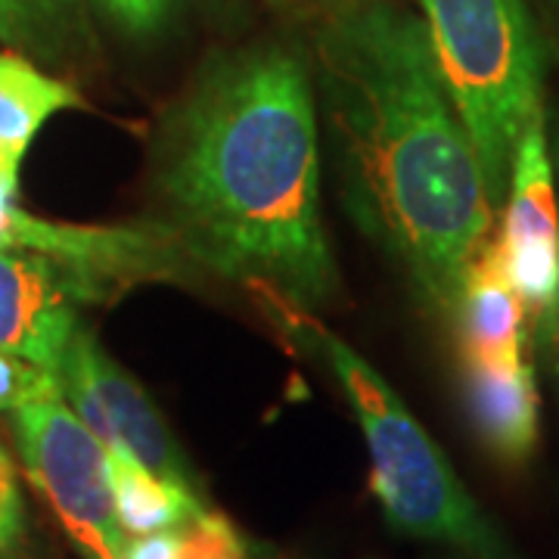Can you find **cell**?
I'll return each mask as SVG.
<instances>
[{"label":"cell","instance_id":"cell-1","mask_svg":"<svg viewBox=\"0 0 559 559\" xmlns=\"http://www.w3.org/2000/svg\"><path fill=\"white\" fill-rule=\"evenodd\" d=\"M323 112L345 209L451 318L463 271L495 234V202L426 22L389 3L333 20L318 40Z\"/></svg>","mask_w":559,"mask_h":559},{"label":"cell","instance_id":"cell-2","mask_svg":"<svg viewBox=\"0 0 559 559\" xmlns=\"http://www.w3.org/2000/svg\"><path fill=\"white\" fill-rule=\"evenodd\" d=\"M156 180L200 267L305 308L340 289L320 215L314 91L293 53L215 62L159 128Z\"/></svg>","mask_w":559,"mask_h":559},{"label":"cell","instance_id":"cell-3","mask_svg":"<svg viewBox=\"0 0 559 559\" xmlns=\"http://www.w3.org/2000/svg\"><path fill=\"white\" fill-rule=\"evenodd\" d=\"M252 289L271 305L280 326L333 370L352 401L370 454V488L385 522L399 535L444 544L473 559H513L507 540L463 488L451 460L377 367L333 336L305 305L264 286Z\"/></svg>","mask_w":559,"mask_h":559},{"label":"cell","instance_id":"cell-4","mask_svg":"<svg viewBox=\"0 0 559 559\" xmlns=\"http://www.w3.org/2000/svg\"><path fill=\"white\" fill-rule=\"evenodd\" d=\"M426 35L476 143L495 209H503L520 140L544 116V44L525 0H419Z\"/></svg>","mask_w":559,"mask_h":559},{"label":"cell","instance_id":"cell-5","mask_svg":"<svg viewBox=\"0 0 559 559\" xmlns=\"http://www.w3.org/2000/svg\"><path fill=\"white\" fill-rule=\"evenodd\" d=\"M0 249L47 259L81 305L109 301L138 283L190 277L197 259L165 221L69 224L32 215L0 190ZM200 267V264H197Z\"/></svg>","mask_w":559,"mask_h":559},{"label":"cell","instance_id":"cell-6","mask_svg":"<svg viewBox=\"0 0 559 559\" xmlns=\"http://www.w3.org/2000/svg\"><path fill=\"white\" fill-rule=\"evenodd\" d=\"M22 469L84 559H124L103 444L60 385L10 414Z\"/></svg>","mask_w":559,"mask_h":559},{"label":"cell","instance_id":"cell-7","mask_svg":"<svg viewBox=\"0 0 559 559\" xmlns=\"http://www.w3.org/2000/svg\"><path fill=\"white\" fill-rule=\"evenodd\" d=\"M498 242L532 336L559 367V193L544 116L520 140Z\"/></svg>","mask_w":559,"mask_h":559},{"label":"cell","instance_id":"cell-8","mask_svg":"<svg viewBox=\"0 0 559 559\" xmlns=\"http://www.w3.org/2000/svg\"><path fill=\"white\" fill-rule=\"evenodd\" d=\"M57 385L84 426L116 451L134 454L140 463L165 479L187 485L202 495L200 476L171 436L153 399L103 352L94 333L81 323L62 355Z\"/></svg>","mask_w":559,"mask_h":559},{"label":"cell","instance_id":"cell-9","mask_svg":"<svg viewBox=\"0 0 559 559\" xmlns=\"http://www.w3.org/2000/svg\"><path fill=\"white\" fill-rule=\"evenodd\" d=\"M72 286L40 255L0 249V348L57 380L62 355L81 326Z\"/></svg>","mask_w":559,"mask_h":559},{"label":"cell","instance_id":"cell-10","mask_svg":"<svg viewBox=\"0 0 559 559\" xmlns=\"http://www.w3.org/2000/svg\"><path fill=\"white\" fill-rule=\"evenodd\" d=\"M463 404L485 451L503 466L528 463L540 439V404L532 364L463 358Z\"/></svg>","mask_w":559,"mask_h":559},{"label":"cell","instance_id":"cell-11","mask_svg":"<svg viewBox=\"0 0 559 559\" xmlns=\"http://www.w3.org/2000/svg\"><path fill=\"white\" fill-rule=\"evenodd\" d=\"M451 320L457 326L463 358L522 360L528 314L507 274L498 237L481 246L463 271Z\"/></svg>","mask_w":559,"mask_h":559},{"label":"cell","instance_id":"cell-12","mask_svg":"<svg viewBox=\"0 0 559 559\" xmlns=\"http://www.w3.org/2000/svg\"><path fill=\"white\" fill-rule=\"evenodd\" d=\"M87 103L60 75L22 53H0V190L20 197V171L38 131L66 109Z\"/></svg>","mask_w":559,"mask_h":559},{"label":"cell","instance_id":"cell-13","mask_svg":"<svg viewBox=\"0 0 559 559\" xmlns=\"http://www.w3.org/2000/svg\"><path fill=\"white\" fill-rule=\"evenodd\" d=\"M0 44L53 72L97 57L87 0H0Z\"/></svg>","mask_w":559,"mask_h":559},{"label":"cell","instance_id":"cell-14","mask_svg":"<svg viewBox=\"0 0 559 559\" xmlns=\"http://www.w3.org/2000/svg\"><path fill=\"white\" fill-rule=\"evenodd\" d=\"M106 466L124 538L171 532L209 510L200 491L165 479L128 451L106 448Z\"/></svg>","mask_w":559,"mask_h":559},{"label":"cell","instance_id":"cell-15","mask_svg":"<svg viewBox=\"0 0 559 559\" xmlns=\"http://www.w3.org/2000/svg\"><path fill=\"white\" fill-rule=\"evenodd\" d=\"M28 544V513L22 500L20 473L0 441V559H22Z\"/></svg>","mask_w":559,"mask_h":559},{"label":"cell","instance_id":"cell-16","mask_svg":"<svg viewBox=\"0 0 559 559\" xmlns=\"http://www.w3.org/2000/svg\"><path fill=\"white\" fill-rule=\"evenodd\" d=\"M50 389H57V380L47 370L0 348V414H13L16 407L47 395Z\"/></svg>","mask_w":559,"mask_h":559},{"label":"cell","instance_id":"cell-17","mask_svg":"<svg viewBox=\"0 0 559 559\" xmlns=\"http://www.w3.org/2000/svg\"><path fill=\"white\" fill-rule=\"evenodd\" d=\"M94 3L116 25L134 32V35H146V32L159 28L178 0H94Z\"/></svg>","mask_w":559,"mask_h":559},{"label":"cell","instance_id":"cell-18","mask_svg":"<svg viewBox=\"0 0 559 559\" xmlns=\"http://www.w3.org/2000/svg\"><path fill=\"white\" fill-rule=\"evenodd\" d=\"M554 171H557V193H559V131H557V138H554Z\"/></svg>","mask_w":559,"mask_h":559},{"label":"cell","instance_id":"cell-19","mask_svg":"<svg viewBox=\"0 0 559 559\" xmlns=\"http://www.w3.org/2000/svg\"><path fill=\"white\" fill-rule=\"evenodd\" d=\"M249 559H252V557H249Z\"/></svg>","mask_w":559,"mask_h":559}]
</instances>
